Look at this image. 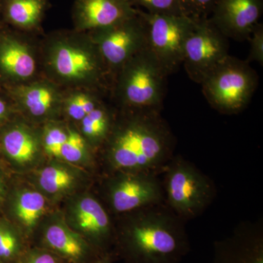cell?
<instances>
[{
    "instance_id": "22",
    "label": "cell",
    "mask_w": 263,
    "mask_h": 263,
    "mask_svg": "<svg viewBox=\"0 0 263 263\" xmlns=\"http://www.w3.org/2000/svg\"><path fill=\"white\" fill-rule=\"evenodd\" d=\"M65 111L73 120L81 122L87 114L101 105L100 99L91 89L76 90L63 98Z\"/></svg>"
},
{
    "instance_id": "28",
    "label": "cell",
    "mask_w": 263,
    "mask_h": 263,
    "mask_svg": "<svg viewBox=\"0 0 263 263\" xmlns=\"http://www.w3.org/2000/svg\"><path fill=\"white\" fill-rule=\"evenodd\" d=\"M19 242L12 230L0 226V261L13 259L18 253Z\"/></svg>"
},
{
    "instance_id": "15",
    "label": "cell",
    "mask_w": 263,
    "mask_h": 263,
    "mask_svg": "<svg viewBox=\"0 0 263 263\" xmlns=\"http://www.w3.org/2000/svg\"><path fill=\"white\" fill-rule=\"evenodd\" d=\"M13 95L22 108L36 118L46 117L63 103L58 86L48 81L19 84Z\"/></svg>"
},
{
    "instance_id": "26",
    "label": "cell",
    "mask_w": 263,
    "mask_h": 263,
    "mask_svg": "<svg viewBox=\"0 0 263 263\" xmlns=\"http://www.w3.org/2000/svg\"><path fill=\"white\" fill-rule=\"evenodd\" d=\"M219 0H179L181 11L185 16L194 21L209 18Z\"/></svg>"
},
{
    "instance_id": "5",
    "label": "cell",
    "mask_w": 263,
    "mask_h": 263,
    "mask_svg": "<svg viewBox=\"0 0 263 263\" xmlns=\"http://www.w3.org/2000/svg\"><path fill=\"white\" fill-rule=\"evenodd\" d=\"M200 84L211 106L230 115L249 105L258 85V75L248 62L229 55Z\"/></svg>"
},
{
    "instance_id": "9",
    "label": "cell",
    "mask_w": 263,
    "mask_h": 263,
    "mask_svg": "<svg viewBox=\"0 0 263 263\" xmlns=\"http://www.w3.org/2000/svg\"><path fill=\"white\" fill-rule=\"evenodd\" d=\"M229 39L210 19L196 21L186 40L182 65L194 82L201 84L205 77L229 56Z\"/></svg>"
},
{
    "instance_id": "7",
    "label": "cell",
    "mask_w": 263,
    "mask_h": 263,
    "mask_svg": "<svg viewBox=\"0 0 263 263\" xmlns=\"http://www.w3.org/2000/svg\"><path fill=\"white\" fill-rule=\"evenodd\" d=\"M138 12L148 29L147 48L167 75L174 73L182 65L185 44L196 21L183 15Z\"/></svg>"
},
{
    "instance_id": "10",
    "label": "cell",
    "mask_w": 263,
    "mask_h": 263,
    "mask_svg": "<svg viewBox=\"0 0 263 263\" xmlns=\"http://www.w3.org/2000/svg\"><path fill=\"white\" fill-rule=\"evenodd\" d=\"M164 195V189L153 172L125 171L110 186V203L118 213L162 203Z\"/></svg>"
},
{
    "instance_id": "33",
    "label": "cell",
    "mask_w": 263,
    "mask_h": 263,
    "mask_svg": "<svg viewBox=\"0 0 263 263\" xmlns=\"http://www.w3.org/2000/svg\"><path fill=\"white\" fill-rule=\"evenodd\" d=\"M95 263H108L107 262V261L103 260V261H100V262H97Z\"/></svg>"
},
{
    "instance_id": "1",
    "label": "cell",
    "mask_w": 263,
    "mask_h": 263,
    "mask_svg": "<svg viewBox=\"0 0 263 263\" xmlns=\"http://www.w3.org/2000/svg\"><path fill=\"white\" fill-rule=\"evenodd\" d=\"M121 122L108 137V155L114 168L153 172L172 157L175 138L155 110H122Z\"/></svg>"
},
{
    "instance_id": "18",
    "label": "cell",
    "mask_w": 263,
    "mask_h": 263,
    "mask_svg": "<svg viewBox=\"0 0 263 263\" xmlns=\"http://www.w3.org/2000/svg\"><path fill=\"white\" fill-rule=\"evenodd\" d=\"M5 152L17 163L25 164L32 162L39 150L37 138L23 127H12L3 138Z\"/></svg>"
},
{
    "instance_id": "2",
    "label": "cell",
    "mask_w": 263,
    "mask_h": 263,
    "mask_svg": "<svg viewBox=\"0 0 263 263\" xmlns=\"http://www.w3.org/2000/svg\"><path fill=\"white\" fill-rule=\"evenodd\" d=\"M162 205L136 210L124 229L122 240L130 263H179L190 251L182 219Z\"/></svg>"
},
{
    "instance_id": "29",
    "label": "cell",
    "mask_w": 263,
    "mask_h": 263,
    "mask_svg": "<svg viewBox=\"0 0 263 263\" xmlns=\"http://www.w3.org/2000/svg\"><path fill=\"white\" fill-rule=\"evenodd\" d=\"M249 41H250V50L248 58L246 62L250 63L257 62L261 66L263 65V27L262 24H257L255 26Z\"/></svg>"
},
{
    "instance_id": "6",
    "label": "cell",
    "mask_w": 263,
    "mask_h": 263,
    "mask_svg": "<svg viewBox=\"0 0 263 263\" xmlns=\"http://www.w3.org/2000/svg\"><path fill=\"white\" fill-rule=\"evenodd\" d=\"M164 192L170 209L181 219H192L201 214L215 195L209 178L193 164L179 157L167 166Z\"/></svg>"
},
{
    "instance_id": "12",
    "label": "cell",
    "mask_w": 263,
    "mask_h": 263,
    "mask_svg": "<svg viewBox=\"0 0 263 263\" xmlns=\"http://www.w3.org/2000/svg\"><path fill=\"white\" fill-rule=\"evenodd\" d=\"M136 14L129 0H75L72 9L74 28L81 32L105 28Z\"/></svg>"
},
{
    "instance_id": "13",
    "label": "cell",
    "mask_w": 263,
    "mask_h": 263,
    "mask_svg": "<svg viewBox=\"0 0 263 263\" xmlns=\"http://www.w3.org/2000/svg\"><path fill=\"white\" fill-rule=\"evenodd\" d=\"M212 263H263L260 226L243 224L214 247Z\"/></svg>"
},
{
    "instance_id": "23",
    "label": "cell",
    "mask_w": 263,
    "mask_h": 263,
    "mask_svg": "<svg viewBox=\"0 0 263 263\" xmlns=\"http://www.w3.org/2000/svg\"><path fill=\"white\" fill-rule=\"evenodd\" d=\"M39 183L43 190L55 194L67 190L73 183V177L67 169L49 166L41 171Z\"/></svg>"
},
{
    "instance_id": "16",
    "label": "cell",
    "mask_w": 263,
    "mask_h": 263,
    "mask_svg": "<svg viewBox=\"0 0 263 263\" xmlns=\"http://www.w3.org/2000/svg\"><path fill=\"white\" fill-rule=\"evenodd\" d=\"M49 0H0L3 18L16 28L37 29L48 9Z\"/></svg>"
},
{
    "instance_id": "27",
    "label": "cell",
    "mask_w": 263,
    "mask_h": 263,
    "mask_svg": "<svg viewBox=\"0 0 263 263\" xmlns=\"http://www.w3.org/2000/svg\"><path fill=\"white\" fill-rule=\"evenodd\" d=\"M68 136V130L63 128L52 126L45 132L43 146L48 155L60 157V150Z\"/></svg>"
},
{
    "instance_id": "8",
    "label": "cell",
    "mask_w": 263,
    "mask_h": 263,
    "mask_svg": "<svg viewBox=\"0 0 263 263\" xmlns=\"http://www.w3.org/2000/svg\"><path fill=\"white\" fill-rule=\"evenodd\" d=\"M98 47L114 77L132 57L147 47L148 29L137 10V14L114 25L87 32Z\"/></svg>"
},
{
    "instance_id": "4",
    "label": "cell",
    "mask_w": 263,
    "mask_h": 263,
    "mask_svg": "<svg viewBox=\"0 0 263 263\" xmlns=\"http://www.w3.org/2000/svg\"><path fill=\"white\" fill-rule=\"evenodd\" d=\"M168 76L146 47L118 71L114 98L122 110L161 112Z\"/></svg>"
},
{
    "instance_id": "32",
    "label": "cell",
    "mask_w": 263,
    "mask_h": 263,
    "mask_svg": "<svg viewBox=\"0 0 263 263\" xmlns=\"http://www.w3.org/2000/svg\"><path fill=\"white\" fill-rule=\"evenodd\" d=\"M2 193H3V186H2L1 182H0V197H1Z\"/></svg>"
},
{
    "instance_id": "3",
    "label": "cell",
    "mask_w": 263,
    "mask_h": 263,
    "mask_svg": "<svg viewBox=\"0 0 263 263\" xmlns=\"http://www.w3.org/2000/svg\"><path fill=\"white\" fill-rule=\"evenodd\" d=\"M45 48V65L55 84L96 88L108 75L106 65L87 32L58 33Z\"/></svg>"
},
{
    "instance_id": "25",
    "label": "cell",
    "mask_w": 263,
    "mask_h": 263,
    "mask_svg": "<svg viewBox=\"0 0 263 263\" xmlns=\"http://www.w3.org/2000/svg\"><path fill=\"white\" fill-rule=\"evenodd\" d=\"M133 6L138 5L152 14L183 15L179 0H129Z\"/></svg>"
},
{
    "instance_id": "11",
    "label": "cell",
    "mask_w": 263,
    "mask_h": 263,
    "mask_svg": "<svg viewBox=\"0 0 263 263\" xmlns=\"http://www.w3.org/2000/svg\"><path fill=\"white\" fill-rule=\"evenodd\" d=\"M262 11V0H219L209 19L228 39L245 41L258 24Z\"/></svg>"
},
{
    "instance_id": "14",
    "label": "cell",
    "mask_w": 263,
    "mask_h": 263,
    "mask_svg": "<svg viewBox=\"0 0 263 263\" xmlns=\"http://www.w3.org/2000/svg\"><path fill=\"white\" fill-rule=\"evenodd\" d=\"M17 39L10 34L0 35V72L22 84L35 74L37 61L30 48Z\"/></svg>"
},
{
    "instance_id": "20",
    "label": "cell",
    "mask_w": 263,
    "mask_h": 263,
    "mask_svg": "<svg viewBox=\"0 0 263 263\" xmlns=\"http://www.w3.org/2000/svg\"><path fill=\"white\" fill-rule=\"evenodd\" d=\"M81 123L85 136L95 142L107 139L114 126L110 112L103 103L87 114Z\"/></svg>"
},
{
    "instance_id": "19",
    "label": "cell",
    "mask_w": 263,
    "mask_h": 263,
    "mask_svg": "<svg viewBox=\"0 0 263 263\" xmlns=\"http://www.w3.org/2000/svg\"><path fill=\"white\" fill-rule=\"evenodd\" d=\"M45 237L51 248L66 257L80 259L86 253V245L80 237L62 224H52Z\"/></svg>"
},
{
    "instance_id": "24",
    "label": "cell",
    "mask_w": 263,
    "mask_h": 263,
    "mask_svg": "<svg viewBox=\"0 0 263 263\" xmlns=\"http://www.w3.org/2000/svg\"><path fill=\"white\" fill-rule=\"evenodd\" d=\"M86 151V141L77 132L69 129L68 136L60 150V157L70 162L82 160Z\"/></svg>"
},
{
    "instance_id": "31",
    "label": "cell",
    "mask_w": 263,
    "mask_h": 263,
    "mask_svg": "<svg viewBox=\"0 0 263 263\" xmlns=\"http://www.w3.org/2000/svg\"><path fill=\"white\" fill-rule=\"evenodd\" d=\"M8 104L3 99L0 98V121L3 120V119L8 114Z\"/></svg>"
},
{
    "instance_id": "21",
    "label": "cell",
    "mask_w": 263,
    "mask_h": 263,
    "mask_svg": "<svg viewBox=\"0 0 263 263\" xmlns=\"http://www.w3.org/2000/svg\"><path fill=\"white\" fill-rule=\"evenodd\" d=\"M46 209V200L41 193L27 190L20 194L15 202V214L27 228H32Z\"/></svg>"
},
{
    "instance_id": "30",
    "label": "cell",
    "mask_w": 263,
    "mask_h": 263,
    "mask_svg": "<svg viewBox=\"0 0 263 263\" xmlns=\"http://www.w3.org/2000/svg\"><path fill=\"white\" fill-rule=\"evenodd\" d=\"M26 263H58L51 254L46 252H36L29 256Z\"/></svg>"
},
{
    "instance_id": "17",
    "label": "cell",
    "mask_w": 263,
    "mask_h": 263,
    "mask_svg": "<svg viewBox=\"0 0 263 263\" xmlns=\"http://www.w3.org/2000/svg\"><path fill=\"white\" fill-rule=\"evenodd\" d=\"M76 222L81 230L97 238H106L110 230L109 216L101 204L92 197L80 200L76 208Z\"/></svg>"
}]
</instances>
